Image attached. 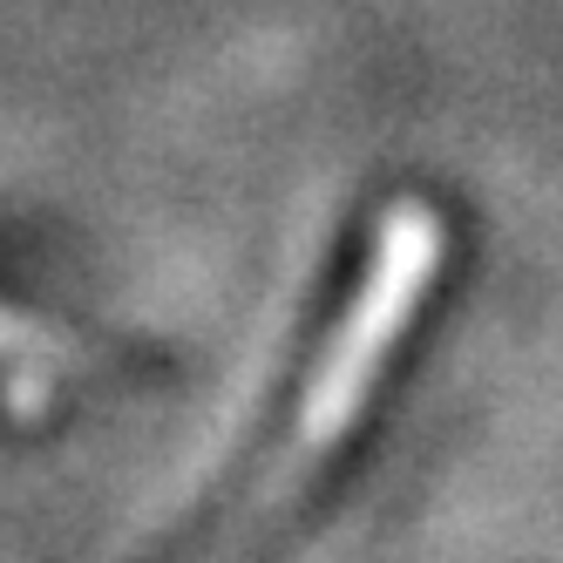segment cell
<instances>
[{
    "label": "cell",
    "instance_id": "1",
    "mask_svg": "<svg viewBox=\"0 0 563 563\" xmlns=\"http://www.w3.org/2000/svg\"><path fill=\"white\" fill-rule=\"evenodd\" d=\"M34 353H42V333H34L21 312L0 306V367H21V360H34Z\"/></svg>",
    "mask_w": 563,
    "mask_h": 563
}]
</instances>
